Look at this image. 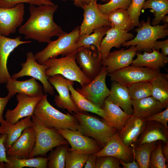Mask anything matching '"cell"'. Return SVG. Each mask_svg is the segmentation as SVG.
I'll list each match as a JSON object with an SVG mask.
<instances>
[{
	"label": "cell",
	"mask_w": 168,
	"mask_h": 168,
	"mask_svg": "<svg viewBox=\"0 0 168 168\" xmlns=\"http://www.w3.org/2000/svg\"><path fill=\"white\" fill-rule=\"evenodd\" d=\"M57 5H41L29 7L30 16L19 27L18 32L24 35L25 39H32L40 43H49L54 36L60 37L66 33L53 19Z\"/></svg>",
	"instance_id": "cell-1"
},
{
	"label": "cell",
	"mask_w": 168,
	"mask_h": 168,
	"mask_svg": "<svg viewBox=\"0 0 168 168\" xmlns=\"http://www.w3.org/2000/svg\"><path fill=\"white\" fill-rule=\"evenodd\" d=\"M33 114L48 128L56 130H78L79 123L77 118L73 114H64L54 107L48 101L47 94L37 103Z\"/></svg>",
	"instance_id": "cell-2"
},
{
	"label": "cell",
	"mask_w": 168,
	"mask_h": 168,
	"mask_svg": "<svg viewBox=\"0 0 168 168\" xmlns=\"http://www.w3.org/2000/svg\"><path fill=\"white\" fill-rule=\"evenodd\" d=\"M72 114L79 121L77 131L84 136L95 140L103 148L109 140L118 132L103 119L87 112L79 111Z\"/></svg>",
	"instance_id": "cell-3"
},
{
	"label": "cell",
	"mask_w": 168,
	"mask_h": 168,
	"mask_svg": "<svg viewBox=\"0 0 168 168\" xmlns=\"http://www.w3.org/2000/svg\"><path fill=\"white\" fill-rule=\"evenodd\" d=\"M76 53L69 54L60 58H49L43 64L48 68L45 74L49 77L59 74L65 78L78 82L81 87L88 84L91 79L83 72L76 63Z\"/></svg>",
	"instance_id": "cell-4"
},
{
	"label": "cell",
	"mask_w": 168,
	"mask_h": 168,
	"mask_svg": "<svg viewBox=\"0 0 168 168\" xmlns=\"http://www.w3.org/2000/svg\"><path fill=\"white\" fill-rule=\"evenodd\" d=\"M140 23L141 26L134 30L137 32L136 36L123 43L122 46L126 47L135 46L137 51L151 52L157 40L164 38L168 35V23L152 26L149 17L146 21L142 20Z\"/></svg>",
	"instance_id": "cell-5"
},
{
	"label": "cell",
	"mask_w": 168,
	"mask_h": 168,
	"mask_svg": "<svg viewBox=\"0 0 168 168\" xmlns=\"http://www.w3.org/2000/svg\"><path fill=\"white\" fill-rule=\"evenodd\" d=\"M79 36V27L77 26L70 33L58 37L56 40H51L44 49L35 54L37 62L43 64L49 58H56L59 55L64 57L76 53L78 50L76 44Z\"/></svg>",
	"instance_id": "cell-6"
},
{
	"label": "cell",
	"mask_w": 168,
	"mask_h": 168,
	"mask_svg": "<svg viewBox=\"0 0 168 168\" xmlns=\"http://www.w3.org/2000/svg\"><path fill=\"white\" fill-rule=\"evenodd\" d=\"M31 118L35 132V142L29 158L45 155L57 146L69 144L56 130L46 127L33 114Z\"/></svg>",
	"instance_id": "cell-7"
},
{
	"label": "cell",
	"mask_w": 168,
	"mask_h": 168,
	"mask_svg": "<svg viewBox=\"0 0 168 168\" xmlns=\"http://www.w3.org/2000/svg\"><path fill=\"white\" fill-rule=\"evenodd\" d=\"M160 72L144 67L128 66L108 73L112 82H116L127 87L140 82H150Z\"/></svg>",
	"instance_id": "cell-8"
},
{
	"label": "cell",
	"mask_w": 168,
	"mask_h": 168,
	"mask_svg": "<svg viewBox=\"0 0 168 168\" xmlns=\"http://www.w3.org/2000/svg\"><path fill=\"white\" fill-rule=\"evenodd\" d=\"M26 56V61L21 64V69L18 72L14 74L12 78L16 79L25 76L31 77L42 83L43 91L45 94L54 95L55 93L54 88L48 80L49 77L45 74V71L48 68V66L39 63L35 55L31 52H28Z\"/></svg>",
	"instance_id": "cell-9"
},
{
	"label": "cell",
	"mask_w": 168,
	"mask_h": 168,
	"mask_svg": "<svg viewBox=\"0 0 168 168\" xmlns=\"http://www.w3.org/2000/svg\"><path fill=\"white\" fill-rule=\"evenodd\" d=\"M108 72L106 68L102 66L98 75L88 84L76 90L98 107L102 109L105 100L110 93L105 79Z\"/></svg>",
	"instance_id": "cell-10"
},
{
	"label": "cell",
	"mask_w": 168,
	"mask_h": 168,
	"mask_svg": "<svg viewBox=\"0 0 168 168\" xmlns=\"http://www.w3.org/2000/svg\"><path fill=\"white\" fill-rule=\"evenodd\" d=\"M75 59L84 74L91 80L101 70L103 60L101 54L93 46L79 48L76 53Z\"/></svg>",
	"instance_id": "cell-11"
},
{
	"label": "cell",
	"mask_w": 168,
	"mask_h": 168,
	"mask_svg": "<svg viewBox=\"0 0 168 168\" xmlns=\"http://www.w3.org/2000/svg\"><path fill=\"white\" fill-rule=\"evenodd\" d=\"M68 142L69 149L76 152L90 155L94 154L102 148L94 139L82 134L77 130L69 129L56 130Z\"/></svg>",
	"instance_id": "cell-12"
},
{
	"label": "cell",
	"mask_w": 168,
	"mask_h": 168,
	"mask_svg": "<svg viewBox=\"0 0 168 168\" xmlns=\"http://www.w3.org/2000/svg\"><path fill=\"white\" fill-rule=\"evenodd\" d=\"M97 0L91 1L83 7V19L79 27L80 35H88L95 29L103 26H111L108 15L102 13L99 9Z\"/></svg>",
	"instance_id": "cell-13"
},
{
	"label": "cell",
	"mask_w": 168,
	"mask_h": 168,
	"mask_svg": "<svg viewBox=\"0 0 168 168\" xmlns=\"http://www.w3.org/2000/svg\"><path fill=\"white\" fill-rule=\"evenodd\" d=\"M24 3L11 8L0 7V33L6 36L14 34L24 21Z\"/></svg>",
	"instance_id": "cell-14"
},
{
	"label": "cell",
	"mask_w": 168,
	"mask_h": 168,
	"mask_svg": "<svg viewBox=\"0 0 168 168\" xmlns=\"http://www.w3.org/2000/svg\"><path fill=\"white\" fill-rule=\"evenodd\" d=\"M48 80L57 91L58 95L54 96V101L56 106L66 109L70 114L79 111L73 103L71 97L68 85H73V81L66 79L59 74L49 77Z\"/></svg>",
	"instance_id": "cell-15"
},
{
	"label": "cell",
	"mask_w": 168,
	"mask_h": 168,
	"mask_svg": "<svg viewBox=\"0 0 168 168\" xmlns=\"http://www.w3.org/2000/svg\"><path fill=\"white\" fill-rule=\"evenodd\" d=\"M43 96H30L22 93L16 96L18 104L13 110L7 109L5 115V120L14 124L23 118L32 116L37 103Z\"/></svg>",
	"instance_id": "cell-16"
},
{
	"label": "cell",
	"mask_w": 168,
	"mask_h": 168,
	"mask_svg": "<svg viewBox=\"0 0 168 168\" xmlns=\"http://www.w3.org/2000/svg\"><path fill=\"white\" fill-rule=\"evenodd\" d=\"M35 142V134L33 127L27 128L6 151L7 156H12L18 158H29L34 148Z\"/></svg>",
	"instance_id": "cell-17"
},
{
	"label": "cell",
	"mask_w": 168,
	"mask_h": 168,
	"mask_svg": "<svg viewBox=\"0 0 168 168\" xmlns=\"http://www.w3.org/2000/svg\"><path fill=\"white\" fill-rule=\"evenodd\" d=\"M21 39L20 36L11 38L0 33V84L6 83L11 78L7 66V60L10 54L19 45L31 42L30 41L21 40Z\"/></svg>",
	"instance_id": "cell-18"
},
{
	"label": "cell",
	"mask_w": 168,
	"mask_h": 168,
	"mask_svg": "<svg viewBox=\"0 0 168 168\" xmlns=\"http://www.w3.org/2000/svg\"><path fill=\"white\" fill-rule=\"evenodd\" d=\"M97 157L112 156L124 162L132 161L133 158V147L125 144L121 140L118 132L114 135L99 152L94 154Z\"/></svg>",
	"instance_id": "cell-19"
},
{
	"label": "cell",
	"mask_w": 168,
	"mask_h": 168,
	"mask_svg": "<svg viewBox=\"0 0 168 168\" xmlns=\"http://www.w3.org/2000/svg\"><path fill=\"white\" fill-rule=\"evenodd\" d=\"M137 52L135 46H131L128 49L122 48L110 52L106 58L102 60V66L106 67L108 73L129 66Z\"/></svg>",
	"instance_id": "cell-20"
},
{
	"label": "cell",
	"mask_w": 168,
	"mask_h": 168,
	"mask_svg": "<svg viewBox=\"0 0 168 168\" xmlns=\"http://www.w3.org/2000/svg\"><path fill=\"white\" fill-rule=\"evenodd\" d=\"M161 140L168 142V128L162 123L155 121H146L143 130L135 145Z\"/></svg>",
	"instance_id": "cell-21"
},
{
	"label": "cell",
	"mask_w": 168,
	"mask_h": 168,
	"mask_svg": "<svg viewBox=\"0 0 168 168\" xmlns=\"http://www.w3.org/2000/svg\"><path fill=\"white\" fill-rule=\"evenodd\" d=\"M105 35L100 45L102 60L107 57L112 48H120L123 43L134 38L132 33L112 27L108 30Z\"/></svg>",
	"instance_id": "cell-22"
},
{
	"label": "cell",
	"mask_w": 168,
	"mask_h": 168,
	"mask_svg": "<svg viewBox=\"0 0 168 168\" xmlns=\"http://www.w3.org/2000/svg\"><path fill=\"white\" fill-rule=\"evenodd\" d=\"M6 84V87L8 91V94L11 97L17 93L30 96H43L44 95L42 87L33 77L19 81L11 77Z\"/></svg>",
	"instance_id": "cell-23"
},
{
	"label": "cell",
	"mask_w": 168,
	"mask_h": 168,
	"mask_svg": "<svg viewBox=\"0 0 168 168\" xmlns=\"http://www.w3.org/2000/svg\"><path fill=\"white\" fill-rule=\"evenodd\" d=\"M145 122L143 118L132 115L118 132L119 136L122 142L128 146L135 144L143 130Z\"/></svg>",
	"instance_id": "cell-24"
},
{
	"label": "cell",
	"mask_w": 168,
	"mask_h": 168,
	"mask_svg": "<svg viewBox=\"0 0 168 168\" xmlns=\"http://www.w3.org/2000/svg\"><path fill=\"white\" fill-rule=\"evenodd\" d=\"M132 105L133 115L140 118L156 114L168 106V104L161 103L151 96L138 100H132Z\"/></svg>",
	"instance_id": "cell-25"
},
{
	"label": "cell",
	"mask_w": 168,
	"mask_h": 168,
	"mask_svg": "<svg viewBox=\"0 0 168 168\" xmlns=\"http://www.w3.org/2000/svg\"><path fill=\"white\" fill-rule=\"evenodd\" d=\"M31 118V116H27L14 124L9 123L5 120L1 124L0 134H6L7 135L6 140L4 143L6 151L20 136L25 128L32 126L33 123Z\"/></svg>",
	"instance_id": "cell-26"
},
{
	"label": "cell",
	"mask_w": 168,
	"mask_h": 168,
	"mask_svg": "<svg viewBox=\"0 0 168 168\" xmlns=\"http://www.w3.org/2000/svg\"><path fill=\"white\" fill-rule=\"evenodd\" d=\"M106 99L119 106L128 114H133L132 100L127 87L112 82L110 94Z\"/></svg>",
	"instance_id": "cell-27"
},
{
	"label": "cell",
	"mask_w": 168,
	"mask_h": 168,
	"mask_svg": "<svg viewBox=\"0 0 168 168\" xmlns=\"http://www.w3.org/2000/svg\"><path fill=\"white\" fill-rule=\"evenodd\" d=\"M136 55L137 58L133 61L131 66L146 67L158 70L166 66L168 62V56L154 49L151 52H144L142 54L137 52Z\"/></svg>",
	"instance_id": "cell-28"
},
{
	"label": "cell",
	"mask_w": 168,
	"mask_h": 168,
	"mask_svg": "<svg viewBox=\"0 0 168 168\" xmlns=\"http://www.w3.org/2000/svg\"><path fill=\"white\" fill-rule=\"evenodd\" d=\"M107 119V123L119 132L124 126L128 119L132 115L123 110L119 106L109 101H104L102 109Z\"/></svg>",
	"instance_id": "cell-29"
},
{
	"label": "cell",
	"mask_w": 168,
	"mask_h": 168,
	"mask_svg": "<svg viewBox=\"0 0 168 168\" xmlns=\"http://www.w3.org/2000/svg\"><path fill=\"white\" fill-rule=\"evenodd\" d=\"M72 84L68 85L71 99L79 111L90 112L101 117L106 122L107 119L103 110L86 99L74 88Z\"/></svg>",
	"instance_id": "cell-30"
},
{
	"label": "cell",
	"mask_w": 168,
	"mask_h": 168,
	"mask_svg": "<svg viewBox=\"0 0 168 168\" xmlns=\"http://www.w3.org/2000/svg\"><path fill=\"white\" fill-rule=\"evenodd\" d=\"M9 163H5L4 168H22L24 167L46 168L48 157H37L18 158L12 156H7Z\"/></svg>",
	"instance_id": "cell-31"
},
{
	"label": "cell",
	"mask_w": 168,
	"mask_h": 168,
	"mask_svg": "<svg viewBox=\"0 0 168 168\" xmlns=\"http://www.w3.org/2000/svg\"><path fill=\"white\" fill-rule=\"evenodd\" d=\"M111 26H105L94 29L93 33L88 35H80L76 43L77 50L81 47L95 46L100 52V45L104 36Z\"/></svg>",
	"instance_id": "cell-32"
},
{
	"label": "cell",
	"mask_w": 168,
	"mask_h": 168,
	"mask_svg": "<svg viewBox=\"0 0 168 168\" xmlns=\"http://www.w3.org/2000/svg\"><path fill=\"white\" fill-rule=\"evenodd\" d=\"M150 82L152 86L151 96L161 103L168 104V76L160 72Z\"/></svg>",
	"instance_id": "cell-33"
},
{
	"label": "cell",
	"mask_w": 168,
	"mask_h": 168,
	"mask_svg": "<svg viewBox=\"0 0 168 168\" xmlns=\"http://www.w3.org/2000/svg\"><path fill=\"white\" fill-rule=\"evenodd\" d=\"M157 144L156 141L144 143L139 146L136 145L135 144L131 145L139 168H149L151 153L156 148Z\"/></svg>",
	"instance_id": "cell-34"
},
{
	"label": "cell",
	"mask_w": 168,
	"mask_h": 168,
	"mask_svg": "<svg viewBox=\"0 0 168 168\" xmlns=\"http://www.w3.org/2000/svg\"><path fill=\"white\" fill-rule=\"evenodd\" d=\"M142 8H150L153 13L154 18L151 25L155 26L163 20L168 13V0H146Z\"/></svg>",
	"instance_id": "cell-35"
},
{
	"label": "cell",
	"mask_w": 168,
	"mask_h": 168,
	"mask_svg": "<svg viewBox=\"0 0 168 168\" xmlns=\"http://www.w3.org/2000/svg\"><path fill=\"white\" fill-rule=\"evenodd\" d=\"M111 27L128 32L134 28L127 10L124 8L116 9L108 15Z\"/></svg>",
	"instance_id": "cell-36"
},
{
	"label": "cell",
	"mask_w": 168,
	"mask_h": 168,
	"mask_svg": "<svg viewBox=\"0 0 168 168\" xmlns=\"http://www.w3.org/2000/svg\"><path fill=\"white\" fill-rule=\"evenodd\" d=\"M69 144L57 146L50 151L48 157L47 168H64Z\"/></svg>",
	"instance_id": "cell-37"
},
{
	"label": "cell",
	"mask_w": 168,
	"mask_h": 168,
	"mask_svg": "<svg viewBox=\"0 0 168 168\" xmlns=\"http://www.w3.org/2000/svg\"><path fill=\"white\" fill-rule=\"evenodd\" d=\"M132 100H136L151 96L152 86L148 81L138 82L128 87Z\"/></svg>",
	"instance_id": "cell-38"
},
{
	"label": "cell",
	"mask_w": 168,
	"mask_h": 168,
	"mask_svg": "<svg viewBox=\"0 0 168 168\" xmlns=\"http://www.w3.org/2000/svg\"><path fill=\"white\" fill-rule=\"evenodd\" d=\"M88 156L76 152L68 147L65 160V168H83Z\"/></svg>",
	"instance_id": "cell-39"
},
{
	"label": "cell",
	"mask_w": 168,
	"mask_h": 168,
	"mask_svg": "<svg viewBox=\"0 0 168 168\" xmlns=\"http://www.w3.org/2000/svg\"><path fill=\"white\" fill-rule=\"evenodd\" d=\"M132 0H110L104 4L97 3V6L101 12L108 15L113 11L119 8L127 9Z\"/></svg>",
	"instance_id": "cell-40"
},
{
	"label": "cell",
	"mask_w": 168,
	"mask_h": 168,
	"mask_svg": "<svg viewBox=\"0 0 168 168\" xmlns=\"http://www.w3.org/2000/svg\"><path fill=\"white\" fill-rule=\"evenodd\" d=\"M156 148L152 152L150 157L149 168H166L165 159L162 152V142H158Z\"/></svg>",
	"instance_id": "cell-41"
},
{
	"label": "cell",
	"mask_w": 168,
	"mask_h": 168,
	"mask_svg": "<svg viewBox=\"0 0 168 168\" xmlns=\"http://www.w3.org/2000/svg\"><path fill=\"white\" fill-rule=\"evenodd\" d=\"M146 0H132L131 3L127 9L133 26L139 27L141 24L139 21L141 12Z\"/></svg>",
	"instance_id": "cell-42"
},
{
	"label": "cell",
	"mask_w": 168,
	"mask_h": 168,
	"mask_svg": "<svg viewBox=\"0 0 168 168\" xmlns=\"http://www.w3.org/2000/svg\"><path fill=\"white\" fill-rule=\"evenodd\" d=\"M25 3L37 6L54 4L52 1L47 0H0V7L11 8L18 4Z\"/></svg>",
	"instance_id": "cell-43"
},
{
	"label": "cell",
	"mask_w": 168,
	"mask_h": 168,
	"mask_svg": "<svg viewBox=\"0 0 168 168\" xmlns=\"http://www.w3.org/2000/svg\"><path fill=\"white\" fill-rule=\"evenodd\" d=\"M119 159L109 156L97 157L95 168H120Z\"/></svg>",
	"instance_id": "cell-44"
},
{
	"label": "cell",
	"mask_w": 168,
	"mask_h": 168,
	"mask_svg": "<svg viewBox=\"0 0 168 168\" xmlns=\"http://www.w3.org/2000/svg\"><path fill=\"white\" fill-rule=\"evenodd\" d=\"M143 118L145 121L153 120L160 122L168 128V107L163 111Z\"/></svg>",
	"instance_id": "cell-45"
},
{
	"label": "cell",
	"mask_w": 168,
	"mask_h": 168,
	"mask_svg": "<svg viewBox=\"0 0 168 168\" xmlns=\"http://www.w3.org/2000/svg\"><path fill=\"white\" fill-rule=\"evenodd\" d=\"M7 136L6 134H3L0 137V168H4V162H9L7 158L6 150L4 144Z\"/></svg>",
	"instance_id": "cell-46"
},
{
	"label": "cell",
	"mask_w": 168,
	"mask_h": 168,
	"mask_svg": "<svg viewBox=\"0 0 168 168\" xmlns=\"http://www.w3.org/2000/svg\"><path fill=\"white\" fill-rule=\"evenodd\" d=\"M153 49L159 51L161 49V53L165 56L168 55V39L161 41H156L154 43Z\"/></svg>",
	"instance_id": "cell-47"
},
{
	"label": "cell",
	"mask_w": 168,
	"mask_h": 168,
	"mask_svg": "<svg viewBox=\"0 0 168 168\" xmlns=\"http://www.w3.org/2000/svg\"><path fill=\"white\" fill-rule=\"evenodd\" d=\"M11 97L9 95L4 97H0V124L3 122L4 120L3 117V113L5 108Z\"/></svg>",
	"instance_id": "cell-48"
},
{
	"label": "cell",
	"mask_w": 168,
	"mask_h": 168,
	"mask_svg": "<svg viewBox=\"0 0 168 168\" xmlns=\"http://www.w3.org/2000/svg\"><path fill=\"white\" fill-rule=\"evenodd\" d=\"M97 157L94 154L89 155L84 166L85 168H95Z\"/></svg>",
	"instance_id": "cell-49"
},
{
	"label": "cell",
	"mask_w": 168,
	"mask_h": 168,
	"mask_svg": "<svg viewBox=\"0 0 168 168\" xmlns=\"http://www.w3.org/2000/svg\"><path fill=\"white\" fill-rule=\"evenodd\" d=\"M120 164L122 165L124 168H139V166L135 160L133 154V160L132 161L126 162L121 160L119 159Z\"/></svg>",
	"instance_id": "cell-50"
},
{
	"label": "cell",
	"mask_w": 168,
	"mask_h": 168,
	"mask_svg": "<svg viewBox=\"0 0 168 168\" xmlns=\"http://www.w3.org/2000/svg\"><path fill=\"white\" fill-rule=\"evenodd\" d=\"M74 4L77 7L82 8L85 4H87L91 1V0H73Z\"/></svg>",
	"instance_id": "cell-51"
},
{
	"label": "cell",
	"mask_w": 168,
	"mask_h": 168,
	"mask_svg": "<svg viewBox=\"0 0 168 168\" xmlns=\"http://www.w3.org/2000/svg\"><path fill=\"white\" fill-rule=\"evenodd\" d=\"M162 152L166 163L168 161V142L162 145Z\"/></svg>",
	"instance_id": "cell-52"
},
{
	"label": "cell",
	"mask_w": 168,
	"mask_h": 168,
	"mask_svg": "<svg viewBox=\"0 0 168 168\" xmlns=\"http://www.w3.org/2000/svg\"><path fill=\"white\" fill-rule=\"evenodd\" d=\"M91 0V1H92L94 0ZM101 0L105 2H109L110 0Z\"/></svg>",
	"instance_id": "cell-53"
},
{
	"label": "cell",
	"mask_w": 168,
	"mask_h": 168,
	"mask_svg": "<svg viewBox=\"0 0 168 168\" xmlns=\"http://www.w3.org/2000/svg\"><path fill=\"white\" fill-rule=\"evenodd\" d=\"M47 0L50 1H52L51 0ZM62 0V1H68V0H72V1H73V0Z\"/></svg>",
	"instance_id": "cell-54"
},
{
	"label": "cell",
	"mask_w": 168,
	"mask_h": 168,
	"mask_svg": "<svg viewBox=\"0 0 168 168\" xmlns=\"http://www.w3.org/2000/svg\"><path fill=\"white\" fill-rule=\"evenodd\" d=\"M1 135L0 134V137L1 136Z\"/></svg>",
	"instance_id": "cell-55"
}]
</instances>
